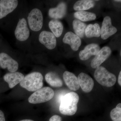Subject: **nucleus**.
<instances>
[{
    "label": "nucleus",
    "instance_id": "obj_5",
    "mask_svg": "<svg viewBox=\"0 0 121 121\" xmlns=\"http://www.w3.org/2000/svg\"><path fill=\"white\" fill-rule=\"evenodd\" d=\"M27 19L31 30L34 31H38L41 30L43 24V17L40 9H33L29 14Z\"/></svg>",
    "mask_w": 121,
    "mask_h": 121
},
{
    "label": "nucleus",
    "instance_id": "obj_20",
    "mask_svg": "<svg viewBox=\"0 0 121 121\" xmlns=\"http://www.w3.org/2000/svg\"><path fill=\"white\" fill-rule=\"evenodd\" d=\"M49 27L52 33L56 37H60L63 30L62 23L57 20H52L49 22Z\"/></svg>",
    "mask_w": 121,
    "mask_h": 121
},
{
    "label": "nucleus",
    "instance_id": "obj_14",
    "mask_svg": "<svg viewBox=\"0 0 121 121\" xmlns=\"http://www.w3.org/2000/svg\"><path fill=\"white\" fill-rule=\"evenodd\" d=\"M100 50V47L97 44L92 43L87 45L84 49L79 53V58L81 60H86L91 56H95Z\"/></svg>",
    "mask_w": 121,
    "mask_h": 121
},
{
    "label": "nucleus",
    "instance_id": "obj_9",
    "mask_svg": "<svg viewBox=\"0 0 121 121\" xmlns=\"http://www.w3.org/2000/svg\"><path fill=\"white\" fill-rule=\"evenodd\" d=\"M117 31L116 28L112 25L111 17L106 16L104 17L101 29V35L102 39H106L114 35Z\"/></svg>",
    "mask_w": 121,
    "mask_h": 121
},
{
    "label": "nucleus",
    "instance_id": "obj_23",
    "mask_svg": "<svg viewBox=\"0 0 121 121\" xmlns=\"http://www.w3.org/2000/svg\"><path fill=\"white\" fill-rule=\"evenodd\" d=\"M87 25L79 20L75 19L73 22V27L76 35L80 38L84 37Z\"/></svg>",
    "mask_w": 121,
    "mask_h": 121
},
{
    "label": "nucleus",
    "instance_id": "obj_22",
    "mask_svg": "<svg viewBox=\"0 0 121 121\" xmlns=\"http://www.w3.org/2000/svg\"><path fill=\"white\" fill-rule=\"evenodd\" d=\"M74 16L78 20L83 22L94 20L96 18L94 13L84 11H77L74 13Z\"/></svg>",
    "mask_w": 121,
    "mask_h": 121
},
{
    "label": "nucleus",
    "instance_id": "obj_17",
    "mask_svg": "<svg viewBox=\"0 0 121 121\" xmlns=\"http://www.w3.org/2000/svg\"><path fill=\"white\" fill-rule=\"evenodd\" d=\"M66 5L65 2H60L56 8L49 9L48 15L51 18L55 20L62 19L66 15Z\"/></svg>",
    "mask_w": 121,
    "mask_h": 121
},
{
    "label": "nucleus",
    "instance_id": "obj_3",
    "mask_svg": "<svg viewBox=\"0 0 121 121\" xmlns=\"http://www.w3.org/2000/svg\"><path fill=\"white\" fill-rule=\"evenodd\" d=\"M94 76L99 84L107 87L113 86L117 82V78L114 74L110 73L102 66L96 68Z\"/></svg>",
    "mask_w": 121,
    "mask_h": 121
},
{
    "label": "nucleus",
    "instance_id": "obj_19",
    "mask_svg": "<svg viewBox=\"0 0 121 121\" xmlns=\"http://www.w3.org/2000/svg\"><path fill=\"white\" fill-rule=\"evenodd\" d=\"M85 35L88 38L98 37L101 35V28L99 24H90L87 26Z\"/></svg>",
    "mask_w": 121,
    "mask_h": 121
},
{
    "label": "nucleus",
    "instance_id": "obj_1",
    "mask_svg": "<svg viewBox=\"0 0 121 121\" xmlns=\"http://www.w3.org/2000/svg\"><path fill=\"white\" fill-rule=\"evenodd\" d=\"M79 99L78 94L74 92H70L60 96L59 99L60 113L68 116L73 115L77 112Z\"/></svg>",
    "mask_w": 121,
    "mask_h": 121
},
{
    "label": "nucleus",
    "instance_id": "obj_2",
    "mask_svg": "<svg viewBox=\"0 0 121 121\" xmlns=\"http://www.w3.org/2000/svg\"><path fill=\"white\" fill-rule=\"evenodd\" d=\"M43 77L41 73L33 72L24 77L20 85L29 91H35L43 87Z\"/></svg>",
    "mask_w": 121,
    "mask_h": 121
},
{
    "label": "nucleus",
    "instance_id": "obj_8",
    "mask_svg": "<svg viewBox=\"0 0 121 121\" xmlns=\"http://www.w3.org/2000/svg\"><path fill=\"white\" fill-rule=\"evenodd\" d=\"M0 66L3 69L7 68L10 72H14L18 69L19 64L8 55L2 52L0 53Z\"/></svg>",
    "mask_w": 121,
    "mask_h": 121
},
{
    "label": "nucleus",
    "instance_id": "obj_10",
    "mask_svg": "<svg viewBox=\"0 0 121 121\" xmlns=\"http://www.w3.org/2000/svg\"><path fill=\"white\" fill-rule=\"evenodd\" d=\"M39 40L49 50H52L56 47V38L54 34L50 32L46 31L41 32L39 35Z\"/></svg>",
    "mask_w": 121,
    "mask_h": 121
},
{
    "label": "nucleus",
    "instance_id": "obj_25",
    "mask_svg": "<svg viewBox=\"0 0 121 121\" xmlns=\"http://www.w3.org/2000/svg\"><path fill=\"white\" fill-rule=\"evenodd\" d=\"M49 121H62V118L59 115H53L50 118Z\"/></svg>",
    "mask_w": 121,
    "mask_h": 121
},
{
    "label": "nucleus",
    "instance_id": "obj_12",
    "mask_svg": "<svg viewBox=\"0 0 121 121\" xmlns=\"http://www.w3.org/2000/svg\"><path fill=\"white\" fill-rule=\"evenodd\" d=\"M79 86L82 90L85 93L90 92L94 87V80L89 75L82 72L78 76V78Z\"/></svg>",
    "mask_w": 121,
    "mask_h": 121
},
{
    "label": "nucleus",
    "instance_id": "obj_21",
    "mask_svg": "<svg viewBox=\"0 0 121 121\" xmlns=\"http://www.w3.org/2000/svg\"><path fill=\"white\" fill-rule=\"evenodd\" d=\"M95 4V2L91 0H82L77 1L73 6L75 11H84L93 8Z\"/></svg>",
    "mask_w": 121,
    "mask_h": 121
},
{
    "label": "nucleus",
    "instance_id": "obj_4",
    "mask_svg": "<svg viewBox=\"0 0 121 121\" xmlns=\"http://www.w3.org/2000/svg\"><path fill=\"white\" fill-rule=\"evenodd\" d=\"M54 94V91L51 87H42L30 95L28 99V101L33 104L45 102L52 99Z\"/></svg>",
    "mask_w": 121,
    "mask_h": 121
},
{
    "label": "nucleus",
    "instance_id": "obj_15",
    "mask_svg": "<svg viewBox=\"0 0 121 121\" xmlns=\"http://www.w3.org/2000/svg\"><path fill=\"white\" fill-rule=\"evenodd\" d=\"M63 78L67 86L71 90L76 91L80 88L78 78L73 73L65 71L63 74Z\"/></svg>",
    "mask_w": 121,
    "mask_h": 121
},
{
    "label": "nucleus",
    "instance_id": "obj_16",
    "mask_svg": "<svg viewBox=\"0 0 121 121\" xmlns=\"http://www.w3.org/2000/svg\"><path fill=\"white\" fill-rule=\"evenodd\" d=\"M24 78V75L19 72H11L5 74L4 80L8 83L10 88H13L20 83Z\"/></svg>",
    "mask_w": 121,
    "mask_h": 121
},
{
    "label": "nucleus",
    "instance_id": "obj_18",
    "mask_svg": "<svg viewBox=\"0 0 121 121\" xmlns=\"http://www.w3.org/2000/svg\"><path fill=\"white\" fill-rule=\"evenodd\" d=\"M45 79L47 82L53 87H58L62 86L63 81L56 73L51 72L46 74Z\"/></svg>",
    "mask_w": 121,
    "mask_h": 121
},
{
    "label": "nucleus",
    "instance_id": "obj_28",
    "mask_svg": "<svg viewBox=\"0 0 121 121\" xmlns=\"http://www.w3.org/2000/svg\"><path fill=\"white\" fill-rule=\"evenodd\" d=\"M35 121L33 120H31V119H23V120H21V121Z\"/></svg>",
    "mask_w": 121,
    "mask_h": 121
},
{
    "label": "nucleus",
    "instance_id": "obj_26",
    "mask_svg": "<svg viewBox=\"0 0 121 121\" xmlns=\"http://www.w3.org/2000/svg\"><path fill=\"white\" fill-rule=\"evenodd\" d=\"M0 121H5V117L3 111L0 110Z\"/></svg>",
    "mask_w": 121,
    "mask_h": 121
},
{
    "label": "nucleus",
    "instance_id": "obj_11",
    "mask_svg": "<svg viewBox=\"0 0 121 121\" xmlns=\"http://www.w3.org/2000/svg\"><path fill=\"white\" fill-rule=\"evenodd\" d=\"M18 5L17 0H0V19L13 12Z\"/></svg>",
    "mask_w": 121,
    "mask_h": 121
},
{
    "label": "nucleus",
    "instance_id": "obj_30",
    "mask_svg": "<svg viewBox=\"0 0 121 121\" xmlns=\"http://www.w3.org/2000/svg\"><path fill=\"white\" fill-rule=\"evenodd\" d=\"M115 1H117V2H121V0H115Z\"/></svg>",
    "mask_w": 121,
    "mask_h": 121
},
{
    "label": "nucleus",
    "instance_id": "obj_27",
    "mask_svg": "<svg viewBox=\"0 0 121 121\" xmlns=\"http://www.w3.org/2000/svg\"><path fill=\"white\" fill-rule=\"evenodd\" d=\"M118 84L120 85V86H121V71L119 72V76L118 77Z\"/></svg>",
    "mask_w": 121,
    "mask_h": 121
},
{
    "label": "nucleus",
    "instance_id": "obj_24",
    "mask_svg": "<svg viewBox=\"0 0 121 121\" xmlns=\"http://www.w3.org/2000/svg\"><path fill=\"white\" fill-rule=\"evenodd\" d=\"M110 116L113 121H121V108H114L111 111Z\"/></svg>",
    "mask_w": 121,
    "mask_h": 121
},
{
    "label": "nucleus",
    "instance_id": "obj_6",
    "mask_svg": "<svg viewBox=\"0 0 121 121\" xmlns=\"http://www.w3.org/2000/svg\"><path fill=\"white\" fill-rule=\"evenodd\" d=\"M16 38L20 41H25L30 36V31L28 27L27 22L25 18L20 20L15 31Z\"/></svg>",
    "mask_w": 121,
    "mask_h": 121
},
{
    "label": "nucleus",
    "instance_id": "obj_13",
    "mask_svg": "<svg viewBox=\"0 0 121 121\" xmlns=\"http://www.w3.org/2000/svg\"><path fill=\"white\" fill-rule=\"evenodd\" d=\"M63 41L64 43L70 45L72 49L75 51L78 50L82 44V41L80 37L70 31L65 34Z\"/></svg>",
    "mask_w": 121,
    "mask_h": 121
},
{
    "label": "nucleus",
    "instance_id": "obj_7",
    "mask_svg": "<svg viewBox=\"0 0 121 121\" xmlns=\"http://www.w3.org/2000/svg\"><path fill=\"white\" fill-rule=\"evenodd\" d=\"M112 52L111 49L107 46L104 47L100 49L95 57L91 60V67L96 69L100 66L109 56Z\"/></svg>",
    "mask_w": 121,
    "mask_h": 121
},
{
    "label": "nucleus",
    "instance_id": "obj_29",
    "mask_svg": "<svg viewBox=\"0 0 121 121\" xmlns=\"http://www.w3.org/2000/svg\"><path fill=\"white\" fill-rule=\"evenodd\" d=\"M116 107L118 108H121V103L118 104L116 106Z\"/></svg>",
    "mask_w": 121,
    "mask_h": 121
}]
</instances>
